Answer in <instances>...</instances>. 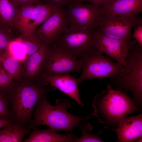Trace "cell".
Wrapping results in <instances>:
<instances>
[{
    "mask_svg": "<svg viewBox=\"0 0 142 142\" xmlns=\"http://www.w3.org/2000/svg\"><path fill=\"white\" fill-rule=\"evenodd\" d=\"M92 106L93 116L98 118L100 123L105 125V128L112 130L124 117L141 110L127 95L114 89L110 85L107 86V90L94 97Z\"/></svg>",
    "mask_w": 142,
    "mask_h": 142,
    "instance_id": "1",
    "label": "cell"
},
{
    "mask_svg": "<svg viewBox=\"0 0 142 142\" xmlns=\"http://www.w3.org/2000/svg\"><path fill=\"white\" fill-rule=\"evenodd\" d=\"M56 88L40 85L36 81L17 82L7 96L12 122L26 127L31 120L34 107L39 100Z\"/></svg>",
    "mask_w": 142,
    "mask_h": 142,
    "instance_id": "2",
    "label": "cell"
},
{
    "mask_svg": "<svg viewBox=\"0 0 142 142\" xmlns=\"http://www.w3.org/2000/svg\"><path fill=\"white\" fill-rule=\"evenodd\" d=\"M70 106L68 100L59 99L56 100L55 105H53L46 96H44L37 103L34 117L26 127L30 130L40 125H45L57 131L69 132L81 122L93 116V113L82 118L73 115L67 110Z\"/></svg>",
    "mask_w": 142,
    "mask_h": 142,
    "instance_id": "3",
    "label": "cell"
},
{
    "mask_svg": "<svg viewBox=\"0 0 142 142\" xmlns=\"http://www.w3.org/2000/svg\"><path fill=\"white\" fill-rule=\"evenodd\" d=\"M127 70L112 77L114 84L121 89L131 93L136 106L142 104V47L134 40L126 60Z\"/></svg>",
    "mask_w": 142,
    "mask_h": 142,
    "instance_id": "4",
    "label": "cell"
},
{
    "mask_svg": "<svg viewBox=\"0 0 142 142\" xmlns=\"http://www.w3.org/2000/svg\"><path fill=\"white\" fill-rule=\"evenodd\" d=\"M102 52L95 47L80 58L82 73L77 79L78 84L85 80L111 77L127 71L126 68L117 62H112Z\"/></svg>",
    "mask_w": 142,
    "mask_h": 142,
    "instance_id": "5",
    "label": "cell"
},
{
    "mask_svg": "<svg viewBox=\"0 0 142 142\" xmlns=\"http://www.w3.org/2000/svg\"><path fill=\"white\" fill-rule=\"evenodd\" d=\"M64 8L68 27L84 28L94 33L105 16L103 8L93 3L72 2Z\"/></svg>",
    "mask_w": 142,
    "mask_h": 142,
    "instance_id": "6",
    "label": "cell"
},
{
    "mask_svg": "<svg viewBox=\"0 0 142 142\" xmlns=\"http://www.w3.org/2000/svg\"><path fill=\"white\" fill-rule=\"evenodd\" d=\"M53 7L40 3L21 6L13 23V26L25 37L34 33L38 27L51 14Z\"/></svg>",
    "mask_w": 142,
    "mask_h": 142,
    "instance_id": "7",
    "label": "cell"
},
{
    "mask_svg": "<svg viewBox=\"0 0 142 142\" xmlns=\"http://www.w3.org/2000/svg\"><path fill=\"white\" fill-rule=\"evenodd\" d=\"M82 69L80 58L55 44L49 45L39 76L42 74L57 75L73 72L79 73Z\"/></svg>",
    "mask_w": 142,
    "mask_h": 142,
    "instance_id": "8",
    "label": "cell"
},
{
    "mask_svg": "<svg viewBox=\"0 0 142 142\" xmlns=\"http://www.w3.org/2000/svg\"><path fill=\"white\" fill-rule=\"evenodd\" d=\"M94 33L86 28L68 27L55 44L80 58L96 47Z\"/></svg>",
    "mask_w": 142,
    "mask_h": 142,
    "instance_id": "9",
    "label": "cell"
},
{
    "mask_svg": "<svg viewBox=\"0 0 142 142\" xmlns=\"http://www.w3.org/2000/svg\"><path fill=\"white\" fill-rule=\"evenodd\" d=\"M141 23L142 18L136 16H105L95 33L117 39L129 40L132 37L133 28Z\"/></svg>",
    "mask_w": 142,
    "mask_h": 142,
    "instance_id": "10",
    "label": "cell"
},
{
    "mask_svg": "<svg viewBox=\"0 0 142 142\" xmlns=\"http://www.w3.org/2000/svg\"><path fill=\"white\" fill-rule=\"evenodd\" d=\"M68 27L64 8L53 7L50 16L34 33L50 45L56 43Z\"/></svg>",
    "mask_w": 142,
    "mask_h": 142,
    "instance_id": "11",
    "label": "cell"
},
{
    "mask_svg": "<svg viewBox=\"0 0 142 142\" xmlns=\"http://www.w3.org/2000/svg\"><path fill=\"white\" fill-rule=\"evenodd\" d=\"M96 48L126 67V60L134 41L117 39L94 33Z\"/></svg>",
    "mask_w": 142,
    "mask_h": 142,
    "instance_id": "12",
    "label": "cell"
},
{
    "mask_svg": "<svg viewBox=\"0 0 142 142\" xmlns=\"http://www.w3.org/2000/svg\"><path fill=\"white\" fill-rule=\"evenodd\" d=\"M36 82L40 85L50 86L58 88L74 100L79 105H84L80 100L77 79L69 73L61 74H40Z\"/></svg>",
    "mask_w": 142,
    "mask_h": 142,
    "instance_id": "13",
    "label": "cell"
},
{
    "mask_svg": "<svg viewBox=\"0 0 142 142\" xmlns=\"http://www.w3.org/2000/svg\"><path fill=\"white\" fill-rule=\"evenodd\" d=\"M118 136L117 142H132L142 135V115L125 116L113 130Z\"/></svg>",
    "mask_w": 142,
    "mask_h": 142,
    "instance_id": "14",
    "label": "cell"
},
{
    "mask_svg": "<svg viewBox=\"0 0 142 142\" xmlns=\"http://www.w3.org/2000/svg\"><path fill=\"white\" fill-rule=\"evenodd\" d=\"M49 45L44 43L39 49L23 61L22 67L23 79L36 82L41 70Z\"/></svg>",
    "mask_w": 142,
    "mask_h": 142,
    "instance_id": "15",
    "label": "cell"
},
{
    "mask_svg": "<svg viewBox=\"0 0 142 142\" xmlns=\"http://www.w3.org/2000/svg\"><path fill=\"white\" fill-rule=\"evenodd\" d=\"M105 16L131 17L142 12V0H113L103 8Z\"/></svg>",
    "mask_w": 142,
    "mask_h": 142,
    "instance_id": "16",
    "label": "cell"
},
{
    "mask_svg": "<svg viewBox=\"0 0 142 142\" xmlns=\"http://www.w3.org/2000/svg\"><path fill=\"white\" fill-rule=\"evenodd\" d=\"M50 128L40 130L36 128L24 142H72L78 138L72 133L61 134Z\"/></svg>",
    "mask_w": 142,
    "mask_h": 142,
    "instance_id": "17",
    "label": "cell"
},
{
    "mask_svg": "<svg viewBox=\"0 0 142 142\" xmlns=\"http://www.w3.org/2000/svg\"><path fill=\"white\" fill-rule=\"evenodd\" d=\"M23 62L14 57L8 50L5 53L0 55V64L8 74L16 82L23 79Z\"/></svg>",
    "mask_w": 142,
    "mask_h": 142,
    "instance_id": "18",
    "label": "cell"
},
{
    "mask_svg": "<svg viewBox=\"0 0 142 142\" xmlns=\"http://www.w3.org/2000/svg\"><path fill=\"white\" fill-rule=\"evenodd\" d=\"M20 7L14 0H0V27L8 30L13 26Z\"/></svg>",
    "mask_w": 142,
    "mask_h": 142,
    "instance_id": "19",
    "label": "cell"
},
{
    "mask_svg": "<svg viewBox=\"0 0 142 142\" xmlns=\"http://www.w3.org/2000/svg\"><path fill=\"white\" fill-rule=\"evenodd\" d=\"M26 127L12 123L0 129V142H21L30 132Z\"/></svg>",
    "mask_w": 142,
    "mask_h": 142,
    "instance_id": "20",
    "label": "cell"
},
{
    "mask_svg": "<svg viewBox=\"0 0 142 142\" xmlns=\"http://www.w3.org/2000/svg\"><path fill=\"white\" fill-rule=\"evenodd\" d=\"M16 40L24 46L26 51V58L36 51L44 43L35 33L27 36L19 37Z\"/></svg>",
    "mask_w": 142,
    "mask_h": 142,
    "instance_id": "21",
    "label": "cell"
},
{
    "mask_svg": "<svg viewBox=\"0 0 142 142\" xmlns=\"http://www.w3.org/2000/svg\"><path fill=\"white\" fill-rule=\"evenodd\" d=\"M82 132L81 136L74 142H103L99 137V135L102 134L105 131H100L97 134H93L88 132L87 129L91 130L92 127L89 123H84L82 124L79 123L76 125Z\"/></svg>",
    "mask_w": 142,
    "mask_h": 142,
    "instance_id": "22",
    "label": "cell"
},
{
    "mask_svg": "<svg viewBox=\"0 0 142 142\" xmlns=\"http://www.w3.org/2000/svg\"><path fill=\"white\" fill-rule=\"evenodd\" d=\"M17 82L8 74L0 64V93L7 97Z\"/></svg>",
    "mask_w": 142,
    "mask_h": 142,
    "instance_id": "23",
    "label": "cell"
},
{
    "mask_svg": "<svg viewBox=\"0 0 142 142\" xmlns=\"http://www.w3.org/2000/svg\"><path fill=\"white\" fill-rule=\"evenodd\" d=\"M8 50L15 58L24 61L26 58V51L24 46L20 42L16 40L10 44Z\"/></svg>",
    "mask_w": 142,
    "mask_h": 142,
    "instance_id": "24",
    "label": "cell"
},
{
    "mask_svg": "<svg viewBox=\"0 0 142 142\" xmlns=\"http://www.w3.org/2000/svg\"><path fill=\"white\" fill-rule=\"evenodd\" d=\"M9 33L8 30L0 27V55L6 52L11 43L16 40Z\"/></svg>",
    "mask_w": 142,
    "mask_h": 142,
    "instance_id": "25",
    "label": "cell"
},
{
    "mask_svg": "<svg viewBox=\"0 0 142 142\" xmlns=\"http://www.w3.org/2000/svg\"><path fill=\"white\" fill-rule=\"evenodd\" d=\"M0 119L12 122L8 98L6 96L0 93Z\"/></svg>",
    "mask_w": 142,
    "mask_h": 142,
    "instance_id": "26",
    "label": "cell"
},
{
    "mask_svg": "<svg viewBox=\"0 0 142 142\" xmlns=\"http://www.w3.org/2000/svg\"><path fill=\"white\" fill-rule=\"evenodd\" d=\"M73 0H39L42 4L49 5L53 7L64 8Z\"/></svg>",
    "mask_w": 142,
    "mask_h": 142,
    "instance_id": "27",
    "label": "cell"
},
{
    "mask_svg": "<svg viewBox=\"0 0 142 142\" xmlns=\"http://www.w3.org/2000/svg\"><path fill=\"white\" fill-rule=\"evenodd\" d=\"M132 37L135 39L140 45L142 47V23L135 26Z\"/></svg>",
    "mask_w": 142,
    "mask_h": 142,
    "instance_id": "28",
    "label": "cell"
},
{
    "mask_svg": "<svg viewBox=\"0 0 142 142\" xmlns=\"http://www.w3.org/2000/svg\"><path fill=\"white\" fill-rule=\"evenodd\" d=\"M113 0H73V2H89L91 3L97 4L103 8Z\"/></svg>",
    "mask_w": 142,
    "mask_h": 142,
    "instance_id": "29",
    "label": "cell"
},
{
    "mask_svg": "<svg viewBox=\"0 0 142 142\" xmlns=\"http://www.w3.org/2000/svg\"><path fill=\"white\" fill-rule=\"evenodd\" d=\"M21 6L29 4H36L40 3L39 0H14Z\"/></svg>",
    "mask_w": 142,
    "mask_h": 142,
    "instance_id": "30",
    "label": "cell"
},
{
    "mask_svg": "<svg viewBox=\"0 0 142 142\" xmlns=\"http://www.w3.org/2000/svg\"><path fill=\"white\" fill-rule=\"evenodd\" d=\"M12 123L11 121H6L0 119V129Z\"/></svg>",
    "mask_w": 142,
    "mask_h": 142,
    "instance_id": "31",
    "label": "cell"
},
{
    "mask_svg": "<svg viewBox=\"0 0 142 142\" xmlns=\"http://www.w3.org/2000/svg\"><path fill=\"white\" fill-rule=\"evenodd\" d=\"M142 135L140 136L136 141V142H142Z\"/></svg>",
    "mask_w": 142,
    "mask_h": 142,
    "instance_id": "32",
    "label": "cell"
}]
</instances>
